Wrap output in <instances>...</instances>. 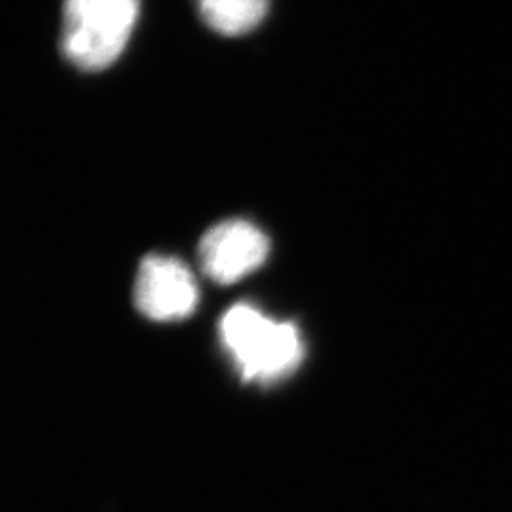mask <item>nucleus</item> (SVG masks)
<instances>
[{
  "label": "nucleus",
  "mask_w": 512,
  "mask_h": 512,
  "mask_svg": "<svg viewBox=\"0 0 512 512\" xmlns=\"http://www.w3.org/2000/svg\"><path fill=\"white\" fill-rule=\"evenodd\" d=\"M220 342L245 382L272 384L294 372L304 359L300 330L275 321L251 304H236L224 313Z\"/></svg>",
  "instance_id": "nucleus-1"
},
{
  "label": "nucleus",
  "mask_w": 512,
  "mask_h": 512,
  "mask_svg": "<svg viewBox=\"0 0 512 512\" xmlns=\"http://www.w3.org/2000/svg\"><path fill=\"white\" fill-rule=\"evenodd\" d=\"M139 6V0H65L63 55L80 71L109 69L128 46Z\"/></svg>",
  "instance_id": "nucleus-2"
},
{
  "label": "nucleus",
  "mask_w": 512,
  "mask_h": 512,
  "mask_svg": "<svg viewBox=\"0 0 512 512\" xmlns=\"http://www.w3.org/2000/svg\"><path fill=\"white\" fill-rule=\"evenodd\" d=\"M135 306L158 323L190 317L200 302V289L190 268L173 256L150 255L135 279Z\"/></svg>",
  "instance_id": "nucleus-3"
},
{
  "label": "nucleus",
  "mask_w": 512,
  "mask_h": 512,
  "mask_svg": "<svg viewBox=\"0 0 512 512\" xmlns=\"http://www.w3.org/2000/svg\"><path fill=\"white\" fill-rule=\"evenodd\" d=\"M270 255L266 234L249 220H222L200 241L203 274L220 285H230L256 272Z\"/></svg>",
  "instance_id": "nucleus-4"
},
{
  "label": "nucleus",
  "mask_w": 512,
  "mask_h": 512,
  "mask_svg": "<svg viewBox=\"0 0 512 512\" xmlns=\"http://www.w3.org/2000/svg\"><path fill=\"white\" fill-rule=\"evenodd\" d=\"M205 25L222 37H241L264 21L270 0H196Z\"/></svg>",
  "instance_id": "nucleus-5"
}]
</instances>
